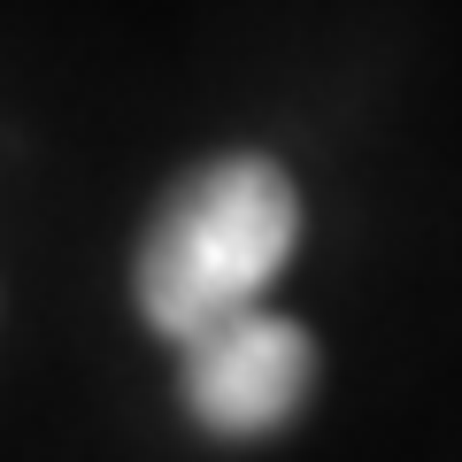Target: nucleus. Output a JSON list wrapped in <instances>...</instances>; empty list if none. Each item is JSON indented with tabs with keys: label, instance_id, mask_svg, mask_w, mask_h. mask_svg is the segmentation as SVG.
I'll return each instance as SVG.
<instances>
[{
	"label": "nucleus",
	"instance_id": "nucleus-1",
	"mask_svg": "<svg viewBox=\"0 0 462 462\" xmlns=\"http://www.w3.org/2000/svg\"><path fill=\"white\" fill-rule=\"evenodd\" d=\"M293 239H300L293 178L270 154H224L154 208V231L139 247V316L162 339L193 346L200 331L263 309Z\"/></svg>",
	"mask_w": 462,
	"mask_h": 462
},
{
	"label": "nucleus",
	"instance_id": "nucleus-2",
	"mask_svg": "<svg viewBox=\"0 0 462 462\" xmlns=\"http://www.w3.org/2000/svg\"><path fill=\"white\" fill-rule=\"evenodd\" d=\"M316 385V346L293 316H231L185 346V409L216 439H263L293 424Z\"/></svg>",
	"mask_w": 462,
	"mask_h": 462
}]
</instances>
